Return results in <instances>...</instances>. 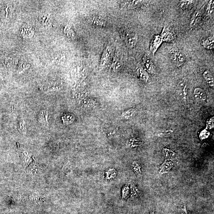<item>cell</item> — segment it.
Instances as JSON below:
<instances>
[{"label": "cell", "mask_w": 214, "mask_h": 214, "mask_svg": "<svg viewBox=\"0 0 214 214\" xmlns=\"http://www.w3.org/2000/svg\"><path fill=\"white\" fill-rule=\"evenodd\" d=\"M115 49L113 46L108 45L104 50L100 60L99 68H104L109 65L114 55Z\"/></svg>", "instance_id": "obj_1"}, {"label": "cell", "mask_w": 214, "mask_h": 214, "mask_svg": "<svg viewBox=\"0 0 214 214\" xmlns=\"http://www.w3.org/2000/svg\"><path fill=\"white\" fill-rule=\"evenodd\" d=\"M169 55L172 63L177 66H181L186 60L185 54L178 49H172L170 51Z\"/></svg>", "instance_id": "obj_2"}, {"label": "cell", "mask_w": 214, "mask_h": 214, "mask_svg": "<svg viewBox=\"0 0 214 214\" xmlns=\"http://www.w3.org/2000/svg\"><path fill=\"white\" fill-rule=\"evenodd\" d=\"M149 1H123L121 3V9H131L139 8L148 4Z\"/></svg>", "instance_id": "obj_3"}, {"label": "cell", "mask_w": 214, "mask_h": 214, "mask_svg": "<svg viewBox=\"0 0 214 214\" xmlns=\"http://www.w3.org/2000/svg\"><path fill=\"white\" fill-rule=\"evenodd\" d=\"M138 36L133 32H127L125 34V41L126 46L130 48H133L138 42Z\"/></svg>", "instance_id": "obj_4"}, {"label": "cell", "mask_w": 214, "mask_h": 214, "mask_svg": "<svg viewBox=\"0 0 214 214\" xmlns=\"http://www.w3.org/2000/svg\"><path fill=\"white\" fill-rule=\"evenodd\" d=\"M123 65V63L120 54L118 52H115L113 57V60L111 64V68L114 72H118L120 71Z\"/></svg>", "instance_id": "obj_5"}, {"label": "cell", "mask_w": 214, "mask_h": 214, "mask_svg": "<svg viewBox=\"0 0 214 214\" xmlns=\"http://www.w3.org/2000/svg\"><path fill=\"white\" fill-rule=\"evenodd\" d=\"M142 64L145 69L151 74H155L156 69L151 60L147 55L143 56L142 60Z\"/></svg>", "instance_id": "obj_6"}, {"label": "cell", "mask_w": 214, "mask_h": 214, "mask_svg": "<svg viewBox=\"0 0 214 214\" xmlns=\"http://www.w3.org/2000/svg\"><path fill=\"white\" fill-rule=\"evenodd\" d=\"M204 7L196 10L192 14L190 21V27L191 28L196 27L200 21Z\"/></svg>", "instance_id": "obj_7"}, {"label": "cell", "mask_w": 214, "mask_h": 214, "mask_svg": "<svg viewBox=\"0 0 214 214\" xmlns=\"http://www.w3.org/2000/svg\"><path fill=\"white\" fill-rule=\"evenodd\" d=\"M161 37L163 41L173 42L176 39V36L174 33L171 32L168 29L164 27L163 29Z\"/></svg>", "instance_id": "obj_8"}, {"label": "cell", "mask_w": 214, "mask_h": 214, "mask_svg": "<svg viewBox=\"0 0 214 214\" xmlns=\"http://www.w3.org/2000/svg\"><path fill=\"white\" fill-rule=\"evenodd\" d=\"M162 42V38L161 36L159 35L155 36L152 39L150 44V50L153 54L154 55L157 51Z\"/></svg>", "instance_id": "obj_9"}, {"label": "cell", "mask_w": 214, "mask_h": 214, "mask_svg": "<svg viewBox=\"0 0 214 214\" xmlns=\"http://www.w3.org/2000/svg\"><path fill=\"white\" fill-rule=\"evenodd\" d=\"M91 23L96 27H103L106 26V20L104 18L99 15L93 16L91 19Z\"/></svg>", "instance_id": "obj_10"}, {"label": "cell", "mask_w": 214, "mask_h": 214, "mask_svg": "<svg viewBox=\"0 0 214 214\" xmlns=\"http://www.w3.org/2000/svg\"><path fill=\"white\" fill-rule=\"evenodd\" d=\"M174 163L171 160H166L160 167V173H167L174 166Z\"/></svg>", "instance_id": "obj_11"}, {"label": "cell", "mask_w": 214, "mask_h": 214, "mask_svg": "<svg viewBox=\"0 0 214 214\" xmlns=\"http://www.w3.org/2000/svg\"><path fill=\"white\" fill-rule=\"evenodd\" d=\"M201 45L206 49H213L214 48V38L213 36H211L203 40Z\"/></svg>", "instance_id": "obj_12"}, {"label": "cell", "mask_w": 214, "mask_h": 214, "mask_svg": "<svg viewBox=\"0 0 214 214\" xmlns=\"http://www.w3.org/2000/svg\"><path fill=\"white\" fill-rule=\"evenodd\" d=\"M136 73L139 78L143 81L148 82L149 80V76L148 73L142 68L138 67L136 70Z\"/></svg>", "instance_id": "obj_13"}, {"label": "cell", "mask_w": 214, "mask_h": 214, "mask_svg": "<svg viewBox=\"0 0 214 214\" xmlns=\"http://www.w3.org/2000/svg\"><path fill=\"white\" fill-rule=\"evenodd\" d=\"M194 4L195 1H181L179 6L183 10H189L194 6Z\"/></svg>", "instance_id": "obj_14"}, {"label": "cell", "mask_w": 214, "mask_h": 214, "mask_svg": "<svg viewBox=\"0 0 214 214\" xmlns=\"http://www.w3.org/2000/svg\"><path fill=\"white\" fill-rule=\"evenodd\" d=\"M78 75L80 82L85 80L88 75V70L85 67L81 66L78 68Z\"/></svg>", "instance_id": "obj_15"}, {"label": "cell", "mask_w": 214, "mask_h": 214, "mask_svg": "<svg viewBox=\"0 0 214 214\" xmlns=\"http://www.w3.org/2000/svg\"><path fill=\"white\" fill-rule=\"evenodd\" d=\"M203 76L209 85L211 87L214 86V78L212 74L209 70L204 71Z\"/></svg>", "instance_id": "obj_16"}, {"label": "cell", "mask_w": 214, "mask_h": 214, "mask_svg": "<svg viewBox=\"0 0 214 214\" xmlns=\"http://www.w3.org/2000/svg\"><path fill=\"white\" fill-rule=\"evenodd\" d=\"M194 95L196 97L199 98L200 100H205L207 99L206 93L201 88H197L195 89Z\"/></svg>", "instance_id": "obj_17"}, {"label": "cell", "mask_w": 214, "mask_h": 214, "mask_svg": "<svg viewBox=\"0 0 214 214\" xmlns=\"http://www.w3.org/2000/svg\"><path fill=\"white\" fill-rule=\"evenodd\" d=\"M117 175V171L114 168H110L105 173L106 178L107 180H112L116 177Z\"/></svg>", "instance_id": "obj_18"}, {"label": "cell", "mask_w": 214, "mask_h": 214, "mask_svg": "<svg viewBox=\"0 0 214 214\" xmlns=\"http://www.w3.org/2000/svg\"><path fill=\"white\" fill-rule=\"evenodd\" d=\"M135 112L136 111L134 109H130L123 112L122 115L124 119H128L133 117L135 114Z\"/></svg>", "instance_id": "obj_19"}, {"label": "cell", "mask_w": 214, "mask_h": 214, "mask_svg": "<svg viewBox=\"0 0 214 214\" xmlns=\"http://www.w3.org/2000/svg\"><path fill=\"white\" fill-rule=\"evenodd\" d=\"M48 112L46 111H43L40 113V115L39 116V118H40V121L41 122L43 125H46L48 124Z\"/></svg>", "instance_id": "obj_20"}, {"label": "cell", "mask_w": 214, "mask_h": 214, "mask_svg": "<svg viewBox=\"0 0 214 214\" xmlns=\"http://www.w3.org/2000/svg\"><path fill=\"white\" fill-rule=\"evenodd\" d=\"M62 119L64 124L68 125L74 122L75 118L72 115L65 114L62 117Z\"/></svg>", "instance_id": "obj_21"}, {"label": "cell", "mask_w": 214, "mask_h": 214, "mask_svg": "<svg viewBox=\"0 0 214 214\" xmlns=\"http://www.w3.org/2000/svg\"><path fill=\"white\" fill-rule=\"evenodd\" d=\"M132 169L134 172L137 174V175L140 176L141 174V168L139 164L137 161H134L132 162Z\"/></svg>", "instance_id": "obj_22"}, {"label": "cell", "mask_w": 214, "mask_h": 214, "mask_svg": "<svg viewBox=\"0 0 214 214\" xmlns=\"http://www.w3.org/2000/svg\"><path fill=\"white\" fill-rule=\"evenodd\" d=\"M82 104L85 107H93L95 106V103L92 99H85L82 101Z\"/></svg>", "instance_id": "obj_23"}, {"label": "cell", "mask_w": 214, "mask_h": 214, "mask_svg": "<svg viewBox=\"0 0 214 214\" xmlns=\"http://www.w3.org/2000/svg\"><path fill=\"white\" fill-rule=\"evenodd\" d=\"M130 194V189L128 186H124L122 190V198L123 199H126Z\"/></svg>", "instance_id": "obj_24"}, {"label": "cell", "mask_w": 214, "mask_h": 214, "mask_svg": "<svg viewBox=\"0 0 214 214\" xmlns=\"http://www.w3.org/2000/svg\"><path fill=\"white\" fill-rule=\"evenodd\" d=\"M214 9V1L211 0L209 1L207 6V12L208 15H211L213 13Z\"/></svg>", "instance_id": "obj_25"}, {"label": "cell", "mask_w": 214, "mask_h": 214, "mask_svg": "<svg viewBox=\"0 0 214 214\" xmlns=\"http://www.w3.org/2000/svg\"><path fill=\"white\" fill-rule=\"evenodd\" d=\"M164 154L167 157L172 158L175 157L176 153L170 149L164 148L163 150Z\"/></svg>", "instance_id": "obj_26"}, {"label": "cell", "mask_w": 214, "mask_h": 214, "mask_svg": "<svg viewBox=\"0 0 214 214\" xmlns=\"http://www.w3.org/2000/svg\"><path fill=\"white\" fill-rule=\"evenodd\" d=\"M65 32L68 36L70 38H71L72 39H75L76 36L73 30L71 29L70 27H68L67 29L65 30Z\"/></svg>", "instance_id": "obj_27"}, {"label": "cell", "mask_w": 214, "mask_h": 214, "mask_svg": "<svg viewBox=\"0 0 214 214\" xmlns=\"http://www.w3.org/2000/svg\"><path fill=\"white\" fill-rule=\"evenodd\" d=\"M26 123L23 120L21 121V122L20 123V129L22 130L23 131H24V130H26V125H25Z\"/></svg>", "instance_id": "obj_28"}, {"label": "cell", "mask_w": 214, "mask_h": 214, "mask_svg": "<svg viewBox=\"0 0 214 214\" xmlns=\"http://www.w3.org/2000/svg\"><path fill=\"white\" fill-rule=\"evenodd\" d=\"M188 214L187 208H186V205H184L182 208V214Z\"/></svg>", "instance_id": "obj_29"}, {"label": "cell", "mask_w": 214, "mask_h": 214, "mask_svg": "<svg viewBox=\"0 0 214 214\" xmlns=\"http://www.w3.org/2000/svg\"><path fill=\"white\" fill-rule=\"evenodd\" d=\"M115 133V130H111V131H109L107 133V135L108 137H112V136L114 135Z\"/></svg>", "instance_id": "obj_30"}, {"label": "cell", "mask_w": 214, "mask_h": 214, "mask_svg": "<svg viewBox=\"0 0 214 214\" xmlns=\"http://www.w3.org/2000/svg\"><path fill=\"white\" fill-rule=\"evenodd\" d=\"M149 214H155V213H154V212H151Z\"/></svg>", "instance_id": "obj_31"}]
</instances>
